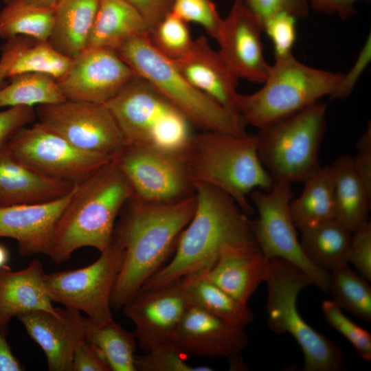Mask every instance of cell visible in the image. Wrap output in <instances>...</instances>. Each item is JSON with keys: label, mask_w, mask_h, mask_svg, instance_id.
Masks as SVG:
<instances>
[{"label": "cell", "mask_w": 371, "mask_h": 371, "mask_svg": "<svg viewBox=\"0 0 371 371\" xmlns=\"http://www.w3.org/2000/svg\"><path fill=\"white\" fill-rule=\"evenodd\" d=\"M130 202L113 238L124 250L111 295L115 310L122 308L163 267L196 206L194 194L170 203Z\"/></svg>", "instance_id": "cell-1"}, {"label": "cell", "mask_w": 371, "mask_h": 371, "mask_svg": "<svg viewBox=\"0 0 371 371\" xmlns=\"http://www.w3.org/2000/svg\"><path fill=\"white\" fill-rule=\"evenodd\" d=\"M194 214L178 238L173 257L140 290L161 287L207 270L225 245L256 243L251 221L231 196L202 183L194 184Z\"/></svg>", "instance_id": "cell-2"}, {"label": "cell", "mask_w": 371, "mask_h": 371, "mask_svg": "<svg viewBox=\"0 0 371 371\" xmlns=\"http://www.w3.org/2000/svg\"><path fill=\"white\" fill-rule=\"evenodd\" d=\"M132 199L131 187L114 159L78 183L57 224L52 260L60 264L85 247L105 250L120 210Z\"/></svg>", "instance_id": "cell-3"}, {"label": "cell", "mask_w": 371, "mask_h": 371, "mask_svg": "<svg viewBox=\"0 0 371 371\" xmlns=\"http://www.w3.org/2000/svg\"><path fill=\"white\" fill-rule=\"evenodd\" d=\"M185 157L194 185L205 184L224 192L247 216L254 212L247 195L255 189L269 190L275 183L259 158L256 135L194 133Z\"/></svg>", "instance_id": "cell-4"}, {"label": "cell", "mask_w": 371, "mask_h": 371, "mask_svg": "<svg viewBox=\"0 0 371 371\" xmlns=\"http://www.w3.org/2000/svg\"><path fill=\"white\" fill-rule=\"evenodd\" d=\"M120 58L147 80L201 131L245 135L246 123L236 112L221 105L196 89L172 60L150 43L148 34L132 38L116 50Z\"/></svg>", "instance_id": "cell-5"}, {"label": "cell", "mask_w": 371, "mask_h": 371, "mask_svg": "<svg viewBox=\"0 0 371 371\" xmlns=\"http://www.w3.org/2000/svg\"><path fill=\"white\" fill-rule=\"evenodd\" d=\"M342 74L304 65L293 54L275 58L262 87L249 95L240 94L236 111L246 124L267 128L317 102L331 98Z\"/></svg>", "instance_id": "cell-6"}, {"label": "cell", "mask_w": 371, "mask_h": 371, "mask_svg": "<svg viewBox=\"0 0 371 371\" xmlns=\"http://www.w3.org/2000/svg\"><path fill=\"white\" fill-rule=\"evenodd\" d=\"M105 104L126 145L185 153L194 134L187 119L137 75Z\"/></svg>", "instance_id": "cell-7"}, {"label": "cell", "mask_w": 371, "mask_h": 371, "mask_svg": "<svg viewBox=\"0 0 371 371\" xmlns=\"http://www.w3.org/2000/svg\"><path fill=\"white\" fill-rule=\"evenodd\" d=\"M267 324L276 334L289 333L300 346L304 371H344L343 350L313 328L297 307L300 292L312 284L299 268L282 258L269 260L267 276Z\"/></svg>", "instance_id": "cell-8"}, {"label": "cell", "mask_w": 371, "mask_h": 371, "mask_svg": "<svg viewBox=\"0 0 371 371\" xmlns=\"http://www.w3.org/2000/svg\"><path fill=\"white\" fill-rule=\"evenodd\" d=\"M326 104L319 101L256 135L259 158L274 181H304L320 168Z\"/></svg>", "instance_id": "cell-9"}, {"label": "cell", "mask_w": 371, "mask_h": 371, "mask_svg": "<svg viewBox=\"0 0 371 371\" xmlns=\"http://www.w3.org/2000/svg\"><path fill=\"white\" fill-rule=\"evenodd\" d=\"M258 216L251 221L256 244L269 260L282 258L302 271L312 284L328 292L330 272L313 265L305 256L297 239L290 212L291 183L276 181L269 190L255 189L251 192Z\"/></svg>", "instance_id": "cell-10"}, {"label": "cell", "mask_w": 371, "mask_h": 371, "mask_svg": "<svg viewBox=\"0 0 371 371\" xmlns=\"http://www.w3.org/2000/svg\"><path fill=\"white\" fill-rule=\"evenodd\" d=\"M124 258L122 247L113 239L89 265L45 275V284L52 302L82 312L96 324L113 319L111 295Z\"/></svg>", "instance_id": "cell-11"}, {"label": "cell", "mask_w": 371, "mask_h": 371, "mask_svg": "<svg viewBox=\"0 0 371 371\" xmlns=\"http://www.w3.org/2000/svg\"><path fill=\"white\" fill-rule=\"evenodd\" d=\"M7 145L19 160L34 170L71 183H81L113 160L78 148L38 122L19 129Z\"/></svg>", "instance_id": "cell-12"}, {"label": "cell", "mask_w": 371, "mask_h": 371, "mask_svg": "<svg viewBox=\"0 0 371 371\" xmlns=\"http://www.w3.org/2000/svg\"><path fill=\"white\" fill-rule=\"evenodd\" d=\"M114 160L131 187V200L170 203L194 194L185 153L126 145Z\"/></svg>", "instance_id": "cell-13"}, {"label": "cell", "mask_w": 371, "mask_h": 371, "mask_svg": "<svg viewBox=\"0 0 371 371\" xmlns=\"http://www.w3.org/2000/svg\"><path fill=\"white\" fill-rule=\"evenodd\" d=\"M38 123L79 149L116 159L126 146L106 104L66 100L36 106Z\"/></svg>", "instance_id": "cell-14"}, {"label": "cell", "mask_w": 371, "mask_h": 371, "mask_svg": "<svg viewBox=\"0 0 371 371\" xmlns=\"http://www.w3.org/2000/svg\"><path fill=\"white\" fill-rule=\"evenodd\" d=\"M135 76L115 50L90 47L72 60L58 83L67 100L105 104Z\"/></svg>", "instance_id": "cell-15"}, {"label": "cell", "mask_w": 371, "mask_h": 371, "mask_svg": "<svg viewBox=\"0 0 371 371\" xmlns=\"http://www.w3.org/2000/svg\"><path fill=\"white\" fill-rule=\"evenodd\" d=\"M190 305L181 278L156 289L139 290L122 309L134 324L137 344L146 352L172 341Z\"/></svg>", "instance_id": "cell-16"}, {"label": "cell", "mask_w": 371, "mask_h": 371, "mask_svg": "<svg viewBox=\"0 0 371 371\" xmlns=\"http://www.w3.org/2000/svg\"><path fill=\"white\" fill-rule=\"evenodd\" d=\"M262 25L243 0H234L216 38L223 58L238 78L263 83L270 65L265 60Z\"/></svg>", "instance_id": "cell-17"}, {"label": "cell", "mask_w": 371, "mask_h": 371, "mask_svg": "<svg viewBox=\"0 0 371 371\" xmlns=\"http://www.w3.org/2000/svg\"><path fill=\"white\" fill-rule=\"evenodd\" d=\"M77 184L65 195L50 201L0 206V237L16 240L21 256H49L59 218Z\"/></svg>", "instance_id": "cell-18"}, {"label": "cell", "mask_w": 371, "mask_h": 371, "mask_svg": "<svg viewBox=\"0 0 371 371\" xmlns=\"http://www.w3.org/2000/svg\"><path fill=\"white\" fill-rule=\"evenodd\" d=\"M172 342L186 355L224 357L232 361L248 344L245 328L229 324L204 310L190 305Z\"/></svg>", "instance_id": "cell-19"}, {"label": "cell", "mask_w": 371, "mask_h": 371, "mask_svg": "<svg viewBox=\"0 0 371 371\" xmlns=\"http://www.w3.org/2000/svg\"><path fill=\"white\" fill-rule=\"evenodd\" d=\"M172 62L196 89L224 107L237 113L239 78L218 50L211 47L205 36H200L194 39L187 54Z\"/></svg>", "instance_id": "cell-20"}, {"label": "cell", "mask_w": 371, "mask_h": 371, "mask_svg": "<svg viewBox=\"0 0 371 371\" xmlns=\"http://www.w3.org/2000/svg\"><path fill=\"white\" fill-rule=\"evenodd\" d=\"M269 260L256 243L223 247L212 266L204 271L207 279L241 303L248 300L265 281Z\"/></svg>", "instance_id": "cell-21"}, {"label": "cell", "mask_w": 371, "mask_h": 371, "mask_svg": "<svg viewBox=\"0 0 371 371\" xmlns=\"http://www.w3.org/2000/svg\"><path fill=\"white\" fill-rule=\"evenodd\" d=\"M60 315L36 311L17 317L33 339L44 352L48 370L72 371L74 346L81 335L71 309L59 308Z\"/></svg>", "instance_id": "cell-22"}, {"label": "cell", "mask_w": 371, "mask_h": 371, "mask_svg": "<svg viewBox=\"0 0 371 371\" xmlns=\"http://www.w3.org/2000/svg\"><path fill=\"white\" fill-rule=\"evenodd\" d=\"M76 183L42 175L12 153L0 148V206L50 201L70 192Z\"/></svg>", "instance_id": "cell-23"}, {"label": "cell", "mask_w": 371, "mask_h": 371, "mask_svg": "<svg viewBox=\"0 0 371 371\" xmlns=\"http://www.w3.org/2000/svg\"><path fill=\"white\" fill-rule=\"evenodd\" d=\"M45 275L38 260L19 271L0 269V323L9 325L13 317L36 311L60 315L47 292Z\"/></svg>", "instance_id": "cell-24"}, {"label": "cell", "mask_w": 371, "mask_h": 371, "mask_svg": "<svg viewBox=\"0 0 371 371\" xmlns=\"http://www.w3.org/2000/svg\"><path fill=\"white\" fill-rule=\"evenodd\" d=\"M139 13L124 0H100L86 48L116 50L129 39L146 34Z\"/></svg>", "instance_id": "cell-25"}, {"label": "cell", "mask_w": 371, "mask_h": 371, "mask_svg": "<svg viewBox=\"0 0 371 371\" xmlns=\"http://www.w3.org/2000/svg\"><path fill=\"white\" fill-rule=\"evenodd\" d=\"M100 0H58L48 43L74 59L87 47Z\"/></svg>", "instance_id": "cell-26"}, {"label": "cell", "mask_w": 371, "mask_h": 371, "mask_svg": "<svg viewBox=\"0 0 371 371\" xmlns=\"http://www.w3.org/2000/svg\"><path fill=\"white\" fill-rule=\"evenodd\" d=\"M330 167L334 183L335 218L353 232L368 221L371 191L355 170L352 157L343 155Z\"/></svg>", "instance_id": "cell-27"}, {"label": "cell", "mask_w": 371, "mask_h": 371, "mask_svg": "<svg viewBox=\"0 0 371 371\" xmlns=\"http://www.w3.org/2000/svg\"><path fill=\"white\" fill-rule=\"evenodd\" d=\"M74 311L76 323L82 336L100 352L112 371H136L137 340L134 333L123 328L113 319L96 324Z\"/></svg>", "instance_id": "cell-28"}, {"label": "cell", "mask_w": 371, "mask_h": 371, "mask_svg": "<svg viewBox=\"0 0 371 371\" xmlns=\"http://www.w3.org/2000/svg\"><path fill=\"white\" fill-rule=\"evenodd\" d=\"M300 245L316 267L332 271L348 263L352 232L335 218L300 229Z\"/></svg>", "instance_id": "cell-29"}, {"label": "cell", "mask_w": 371, "mask_h": 371, "mask_svg": "<svg viewBox=\"0 0 371 371\" xmlns=\"http://www.w3.org/2000/svg\"><path fill=\"white\" fill-rule=\"evenodd\" d=\"M190 305L196 306L223 321L245 328L255 319L247 304L234 298L210 281L204 271L182 278Z\"/></svg>", "instance_id": "cell-30"}, {"label": "cell", "mask_w": 371, "mask_h": 371, "mask_svg": "<svg viewBox=\"0 0 371 371\" xmlns=\"http://www.w3.org/2000/svg\"><path fill=\"white\" fill-rule=\"evenodd\" d=\"M300 196L290 203L299 229L335 218L334 183L330 166L321 167L304 181Z\"/></svg>", "instance_id": "cell-31"}, {"label": "cell", "mask_w": 371, "mask_h": 371, "mask_svg": "<svg viewBox=\"0 0 371 371\" xmlns=\"http://www.w3.org/2000/svg\"><path fill=\"white\" fill-rule=\"evenodd\" d=\"M54 24V6L39 7L12 0L0 11V38L24 36L47 41Z\"/></svg>", "instance_id": "cell-32"}, {"label": "cell", "mask_w": 371, "mask_h": 371, "mask_svg": "<svg viewBox=\"0 0 371 371\" xmlns=\"http://www.w3.org/2000/svg\"><path fill=\"white\" fill-rule=\"evenodd\" d=\"M10 83L0 88V108L33 106L65 101L58 81L51 76L27 72L10 78Z\"/></svg>", "instance_id": "cell-33"}, {"label": "cell", "mask_w": 371, "mask_h": 371, "mask_svg": "<svg viewBox=\"0 0 371 371\" xmlns=\"http://www.w3.org/2000/svg\"><path fill=\"white\" fill-rule=\"evenodd\" d=\"M341 308L362 320L371 321V286L346 264L330 272L328 292Z\"/></svg>", "instance_id": "cell-34"}, {"label": "cell", "mask_w": 371, "mask_h": 371, "mask_svg": "<svg viewBox=\"0 0 371 371\" xmlns=\"http://www.w3.org/2000/svg\"><path fill=\"white\" fill-rule=\"evenodd\" d=\"M72 58L54 49L48 41H35L15 58L8 72V78L27 72L47 74L57 81L68 71Z\"/></svg>", "instance_id": "cell-35"}, {"label": "cell", "mask_w": 371, "mask_h": 371, "mask_svg": "<svg viewBox=\"0 0 371 371\" xmlns=\"http://www.w3.org/2000/svg\"><path fill=\"white\" fill-rule=\"evenodd\" d=\"M188 24L170 12L149 30V41L166 58L179 59L187 54L194 41Z\"/></svg>", "instance_id": "cell-36"}, {"label": "cell", "mask_w": 371, "mask_h": 371, "mask_svg": "<svg viewBox=\"0 0 371 371\" xmlns=\"http://www.w3.org/2000/svg\"><path fill=\"white\" fill-rule=\"evenodd\" d=\"M188 355L172 341L157 345L135 357L136 371H211L207 366H192Z\"/></svg>", "instance_id": "cell-37"}, {"label": "cell", "mask_w": 371, "mask_h": 371, "mask_svg": "<svg viewBox=\"0 0 371 371\" xmlns=\"http://www.w3.org/2000/svg\"><path fill=\"white\" fill-rule=\"evenodd\" d=\"M322 313L326 322L341 334L353 346L363 360H371V335L358 326L346 315L333 301L324 300L322 304Z\"/></svg>", "instance_id": "cell-38"}, {"label": "cell", "mask_w": 371, "mask_h": 371, "mask_svg": "<svg viewBox=\"0 0 371 371\" xmlns=\"http://www.w3.org/2000/svg\"><path fill=\"white\" fill-rule=\"evenodd\" d=\"M171 12L187 23L200 25L215 39L223 19L212 0H174Z\"/></svg>", "instance_id": "cell-39"}, {"label": "cell", "mask_w": 371, "mask_h": 371, "mask_svg": "<svg viewBox=\"0 0 371 371\" xmlns=\"http://www.w3.org/2000/svg\"><path fill=\"white\" fill-rule=\"evenodd\" d=\"M296 21L297 19L291 14L280 13L270 17L263 23V31L273 43L275 58L292 54L297 36Z\"/></svg>", "instance_id": "cell-40"}, {"label": "cell", "mask_w": 371, "mask_h": 371, "mask_svg": "<svg viewBox=\"0 0 371 371\" xmlns=\"http://www.w3.org/2000/svg\"><path fill=\"white\" fill-rule=\"evenodd\" d=\"M243 2L262 25L270 17L280 13L291 14L297 19L305 18L310 8L308 0H243Z\"/></svg>", "instance_id": "cell-41"}, {"label": "cell", "mask_w": 371, "mask_h": 371, "mask_svg": "<svg viewBox=\"0 0 371 371\" xmlns=\"http://www.w3.org/2000/svg\"><path fill=\"white\" fill-rule=\"evenodd\" d=\"M349 262L362 277L371 280V223L368 221L352 232Z\"/></svg>", "instance_id": "cell-42"}, {"label": "cell", "mask_w": 371, "mask_h": 371, "mask_svg": "<svg viewBox=\"0 0 371 371\" xmlns=\"http://www.w3.org/2000/svg\"><path fill=\"white\" fill-rule=\"evenodd\" d=\"M71 369L72 371H111L100 352L82 333L74 346Z\"/></svg>", "instance_id": "cell-43"}, {"label": "cell", "mask_w": 371, "mask_h": 371, "mask_svg": "<svg viewBox=\"0 0 371 371\" xmlns=\"http://www.w3.org/2000/svg\"><path fill=\"white\" fill-rule=\"evenodd\" d=\"M36 117L33 106H14L0 111V148L20 128L32 122Z\"/></svg>", "instance_id": "cell-44"}, {"label": "cell", "mask_w": 371, "mask_h": 371, "mask_svg": "<svg viewBox=\"0 0 371 371\" xmlns=\"http://www.w3.org/2000/svg\"><path fill=\"white\" fill-rule=\"evenodd\" d=\"M370 44V35H369L350 70L347 74H342L341 81L332 98L344 99L350 95L361 74L369 64L371 58Z\"/></svg>", "instance_id": "cell-45"}, {"label": "cell", "mask_w": 371, "mask_h": 371, "mask_svg": "<svg viewBox=\"0 0 371 371\" xmlns=\"http://www.w3.org/2000/svg\"><path fill=\"white\" fill-rule=\"evenodd\" d=\"M357 152L352 160L355 170L368 189L371 191V124L357 142Z\"/></svg>", "instance_id": "cell-46"}, {"label": "cell", "mask_w": 371, "mask_h": 371, "mask_svg": "<svg viewBox=\"0 0 371 371\" xmlns=\"http://www.w3.org/2000/svg\"><path fill=\"white\" fill-rule=\"evenodd\" d=\"M142 16L148 31L172 10L174 0H124Z\"/></svg>", "instance_id": "cell-47"}, {"label": "cell", "mask_w": 371, "mask_h": 371, "mask_svg": "<svg viewBox=\"0 0 371 371\" xmlns=\"http://www.w3.org/2000/svg\"><path fill=\"white\" fill-rule=\"evenodd\" d=\"M32 39L27 36H19L9 39L1 47L0 57V88L8 78L9 68L17 55L28 45Z\"/></svg>", "instance_id": "cell-48"}, {"label": "cell", "mask_w": 371, "mask_h": 371, "mask_svg": "<svg viewBox=\"0 0 371 371\" xmlns=\"http://www.w3.org/2000/svg\"><path fill=\"white\" fill-rule=\"evenodd\" d=\"M361 0H308L310 8L327 14H337L342 20H347L357 10L355 4ZM368 1V0H366Z\"/></svg>", "instance_id": "cell-49"}, {"label": "cell", "mask_w": 371, "mask_h": 371, "mask_svg": "<svg viewBox=\"0 0 371 371\" xmlns=\"http://www.w3.org/2000/svg\"><path fill=\"white\" fill-rule=\"evenodd\" d=\"M8 325L0 323V371H21L24 367L12 352L7 340Z\"/></svg>", "instance_id": "cell-50"}, {"label": "cell", "mask_w": 371, "mask_h": 371, "mask_svg": "<svg viewBox=\"0 0 371 371\" xmlns=\"http://www.w3.org/2000/svg\"><path fill=\"white\" fill-rule=\"evenodd\" d=\"M12 1V0H11ZM39 7H54L58 0H19Z\"/></svg>", "instance_id": "cell-51"}, {"label": "cell", "mask_w": 371, "mask_h": 371, "mask_svg": "<svg viewBox=\"0 0 371 371\" xmlns=\"http://www.w3.org/2000/svg\"><path fill=\"white\" fill-rule=\"evenodd\" d=\"M9 259V254L7 249L0 245V269L7 266Z\"/></svg>", "instance_id": "cell-52"}, {"label": "cell", "mask_w": 371, "mask_h": 371, "mask_svg": "<svg viewBox=\"0 0 371 371\" xmlns=\"http://www.w3.org/2000/svg\"><path fill=\"white\" fill-rule=\"evenodd\" d=\"M5 3L10 2L11 0H3Z\"/></svg>", "instance_id": "cell-53"}]
</instances>
